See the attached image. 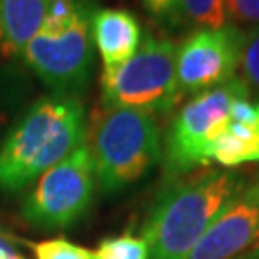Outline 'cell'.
Segmentation results:
<instances>
[{
    "mask_svg": "<svg viewBox=\"0 0 259 259\" xmlns=\"http://www.w3.org/2000/svg\"><path fill=\"white\" fill-rule=\"evenodd\" d=\"M244 31L234 25L196 29L177 47V81L181 94H200L236 77Z\"/></svg>",
    "mask_w": 259,
    "mask_h": 259,
    "instance_id": "ba28073f",
    "label": "cell"
},
{
    "mask_svg": "<svg viewBox=\"0 0 259 259\" xmlns=\"http://www.w3.org/2000/svg\"><path fill=\"white\" fill-rule=\"evenodd\" d=\"M35 259H93V250L73 244L67 238H48V240L29 244Z\"/></svg>",
    "mask_w": 259,
    "mask_h": 259,
    "instance_id": "2e32d148",
    "label": "cell"
},
{
    "mask_svg": "<svg viewBox=\"0 0 259 259\" xmlns=\"http://www.w3.org/2000/svg\"><path fill=\"white\" fill-rule=\"evenodd\" d=\"M93 42L104 69L127 62L142 45V27L135 14L121 8H96L93 16Z\"/></svg>",
    "mask_w": 259,
    "mask_h": 259,
    "instance_id": "8fae6325",
    "label": "cell"
},
{
    "mask_svg": "<svg viewBox=\"0 0 259 259\" xmlns=\"http://www.w3.org/2000/svg\"><path fill=\"white\" fill-rule=\"evenodd\" d=\"M84 139V108L77 96L38 98L0 142V190L27 188Z\"/></svg>",
    "mask_w": 259,
    "mask_h": 259,
    "instance_id": "7a4b0ae2",
    "label": "cell"
},
{
    "mask_svg": "<svg viewBox=\"0 0 259 259\" xmlns=\"http://www.w3.org/2000/svg\"><path fill=\"white\" fill-rule=\"evenodd\" d=\"M142 4L157 19H169L179 10V0H142Z\"/></svg>",
    "mask_w": 259,
    "mask_h": 259,
    "instance_id": "ac0fdd59",
    "label": "cell"
},
{
    "mask_svg": "<svg viewBox=\"0 0 259 259\" xmlns=\"http://www.w3.org/2000/svg\"><path fill=\"white\" fill-rule=\"evenodd\" d=\"M93 259H148V246L142 236L131 232L108 236L93 250Z\"/></svg>",
    "mask_w": 259,
    "mask_h": 259,
    "instance_id": "5bb4252c",
    "label": "cell"
},
{
    "mask_svg": "<svg viewBox=\"0 0 259 259\" xmlns=\"http://www.w3.org/2000/svg\"><path fill=\"white\" fill-rule=\"evenodd\" d=\"M104 110H137L165 115L183 94L177 81V47L148 33L127 62L104 69L100 77Z\"/></svg>",
    "mask_w": 259,
    "mask_h": 259,
    "instance_id": "5b68a950",
    "label": "cell"
},
{
    "mask_svg": "<svg viewBox=\"0 0 259 259\" xmlns=\"http://www.w3.org/2000/svg\"><path fill=\"white\" fill-rule=\"evenodd\" d=\"M186 21L198 29H221L229 25L227 0H179Z\"/></svg>",
    "mask_w": 259,
    "mask_h": 259,
    "instance_id": "4fadbf2b",
    "label": "cell"
},
{
    "mask_svg": "<svg viewBox=\"0 0 259 259\" xmlns=\"http://www.w3.org/2000/svg\"><path fill=\"white\" fill-rule=\"evenodd\" d=\"M242 81L246 83L250 94L259 98V25L244 31V45L240 54Z\"/></svg>",
    "mask_w": 259,
    "mask_h": 259,
    "instance_id": "9a60e30c",
    "label": "cell"
},
{
    "mask_svg": "<svg viewBox=\"0 0 259 259\" xmlns=\"http://www.w3.org/2000/svg\"><path fill=\"white\" fill-rule=\"evenodd\" d=\"M94 10L93 0H52L45 23L21 56L54 94L77 96L91 81Z\"/></svg>",
    "mask_w": 259,
    "mask_h": 259,
    "instance_id": "3957f363",
    "label": "cell"
},
{
    "mask_svg": "<svg viewBox=\"0 0 259 259\" xmlns=\"http://www.w3.org/2000/svg\"><path fill=\"white\" fill-rule=\"evenodd\" d=\"M244 185V177L225 169L188 179H171L157 192L142 223L148 259L188 257Z\"/></svg>",
    "mask_w": 259,
    "mask_h": 259,
    "instance_id": "6da1fadb",
    "label": "cell"
},
{
    "mask_svg": "<svg viewBox=\"0 0 259 259\" xmlns=\"http://www.w3.org/2000/svg\"><path fill=\"white\" fill-rule=\"evenodd\" d=\"M94 185L93 161L87 142H83L35 181L21 213L37 229H67L87 215L93 204Z\"/></svg>",
    "mask_w": 259,
    "mask_h": 259,
    "instance_id": "52a82bcc",
    "label": "cell"
},
{
    "mask_svg": "<svg viewBox=\"0 0 259 259\" xmlns=\"http://www.w3.org/2000/svg\"><path fill=\"white\" fill-rule=\"evenodd\" d=\"M259 248V175L246 183L186 259H236Z\"/></svg>",
    "mask_w": 259,
    "mask_h": 259,
    "instance_id": "9c48e42d",
    "label": "cell"
},
{
    "mask_svg": "<svg viewBox=\"0 0 259 259\" xmlns=\"http://www.w3.org/2000/svg\"><path fill=\"white\" fill-rule=\"evenodd\" d=\"M211 161L229 169L259 161V100L232 104L229 125L211 146Z\"/></svg>",
    "mask_w": 259,
    "mask_h": 259,
    "instance_id": "30bf717a",
    "label": "cell"
},
{
    "mask_svg": "<svg viewBox=\"0 0 259 259\" xmlns=\"http://www.w3.org/2000/svg\"><path fill=\"white\" fill-rule=\"evenodd\" d=\"M240 98H250V91L240 77H234L217 89L194 94L177 111L161 148L169 181L211 163L213 142L227 129L232 104Z\"/></svg>",
    "mask_w": 259,
    "mask_h": 259,
    "instance_id": "8992f818",
    "label": "cell"
},
{
    "mask_svg": "<svg viewBox=\"0 0 259 259\" xmlns=\"http://www.w3.org/2000/svg\"><path fill=\"white\" fill-rule=\"evenodd\" d=\"M227 19L229 25L238 29L259 25V0H227Z\"/></svg>",
    "mask_w": 259,
    "mask_h": 259,
    "instance_id": "e0dca14e",
    "label": "cell"
},
{
    "mask_svg": "<svg viewBox=\"0 0 259 259\" xmlns=\"http://www.w3.org/2000/svg\"><path fill=\"white\" fill-rule=\"evenodd\" d=\"M52 0H0V56L19 58L38 33Z\"/></svg>",
    "mask_w": 259,
    "mask_h": 259,
    "instance_id": "7c38bea8",
    "label": "cell"
},
{
    "mask_svg": "<svg viewBox=\"0 0 259 259\" xmlns=\"http://www.w3.org/2000/svg\"><path fill=\"white\" fill-rule=\"evenodd\" d=\"M236 259H259V248L253 251H248V253H244V255H240V257Z\"/></svg>",
    "mask_w": 259,
    "mask_h": 259,
    "instance_id": "ffe728a7",
    "label": "cell"
},
{
    "mask_svg": "<svg viewBox=\"0 0 259 259\" xmlns=\"http://www.w3.org/2000/svg\"><path fill=\"white\" fill-rule=\"evenodd\" d=\"M94 181L104 194L139 183L161 159V135L154 115L137 110H100L87 135Z\"/></svg>",
    "mask_w": 259,
    "mask_h": 259,
    "instance_id": "277c9868",
    "label": "cell"
},
{
    "mask_svg": "<svg viewBox=\"0 0 259 259\" xmlns=\"http://www.w3.org/2000/svg\"><path fill=\"white\" fill-rule=\"evenodd\" d=\"M0 259H25L6 238L0 236Z\"/></svg>",
    "mask_w": 259,
    "mask_h": 259,
    "instance_id": "d6986e66",
    "label": "cell"
}]
</instances>
